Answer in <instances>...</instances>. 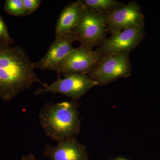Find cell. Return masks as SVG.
<instances>
[{"instance_id": "ba28073f", "label": "cell", "mask_w": 160, "mask_h": 160, "mask_svg": "<svg viewBox=\"0 0 160 160\" xmlns=\"http://www.w3.org/2000/svg\"><path fill=\"white\" fill-rule=\"evenodd\" d=\"M144 34V26L125 29L105 39L98 50L102 56L129 52L140 44Z\"/></svg>"}, {"instance_id": "e0dca14e", "label": "cell", "mask_w": 160, "mask_h": 160, "mask_svg": "<svg viewBox=\"0 0 160 160\" xmlns=\"http://www.w3.org/2000/svg\"><path fill=\"white\" fill-rule=\"evenodd\" d=\"M116 160H126V159H122V158H120V159H118Z\"/></svg>"}, {"instance_id": "2e32d148", "label": "cell", "mask_w": 160, "mask_h": 160, "mask_svg": "<svg viewBox=\"0 0 160 160\" xmlns=\"http://www.w3.org/2000/svg\"><path fill=\"white\" fill-rule=\"evenodd\" d=\"M21 160H37L35 156L33 153H30L28 155H25L22 157Z\"/></svg>"}, {"instance_id": "5b68a950", "label": "cell", "mask_w": 160, "mask_h": 160, "mask_svg": "<svg viewBox=\"0 0 160 160\" xmlns=\"http://www.w3.org/2000/svg\"><path fill=\"white\" fill-rule=\"evenodd\" d=\"M98 86L95 81L86 74H72L60 77L51 85L37 89L35 95L43 94L47 92L60 93L73 99L82 97L86 92L95 86Z\"/></svg>"}, {"instance_id": "30bf717a", "label": "cell", "mask_w": 160, "mask_h": 160, "mask_svg": "<svg viewBox=\"0 0 160 160\" xmlns=\"http://www.w3.org/2000/svg\"><path fill=\"white\" fill-rule=\"evenodd\" d=\"M43 154L51 160H89L86 146L76 138L61 141L56 146L46 144Z\"/></svg>"}, {"instance_id": "7a4b0ae2", "label": "cell", "mask_w": 160, "mask_h": 160, "mask_svg": "<svg viewBox=\"0 0 160 160\" xmlns=\"http://www.w3.org/2000/svg\"><path fill=\"white\" fill-rule=\"evenodd\" d=\"M78 107L75 101L45 104L40 110L39 119L46 135L58 143L75 138L81 129Z\"/></svg>"}, {"instance_id": "6da1fadb", "label": "cell", "mask_w": 160, "mask_h": 160, "mask_svg": "<svg viewBox=\"0 0 160 160\" xmlns=\"http://www.w3.org/2000/svg\"><path fill=\"white\" fill-rule=\"evenodd\" d=\"M0 41V98L10 101L34 83L46 87L35 72L33 63L20 46Z\"/></svg>"}, {"instance_id": "9c48e42d", "label": "cell", "mask_w": 160, "mask_h": 160, "mask_svg": "<svg viewBox=\"0 0 160 160\" xmlns=\"http://www.w3.org/2000/svg\"><path fill=\"white\" fill-rule=\"evenodd\" d=\"M77 41L76 36L73 31L56 38L46 55L39 61L33 63L35 69L56 71L60 63L73 49L72 44Z\"/></svg>"}, {"instance_id": "8992f818", "label": "cell", "mask_w": 160, "mask_h": 160, "mask_svg": "<svg viewBox=\"0 0 160 160\" xmlns=\"http://www.w3.org/2000/svg\"><path fill=\"white\" fill-rule=\"evenodd\" d=\"M102 55L81 46L73 49L60 63L56 71L64 77L72 74H88L94 68Z\"/></svg>"}, {"instance_id": "277c9868", "label": "cell", "mask_w": 160, "mask_h": 160, "mask_svg": "<svg viewBox=\"0 0 160 160\" xmlns=\"http://www.w3.org/2000/svg\"><path fill=\"white\" fill-rule=\"evenodd\" d=\"M129 52L115 55L102 56L88 76L99 85L108 84L118 79L128 77L131 73Z\"/></svg>"}, {"instance_id": "5bb4252c", "label": "cell", "mask_w": 160, "mask_h": 160, "mask_svg": "<svg viewBox=\"0 0 160 160\" xmlns=\"http://www.w3.org/2000/svg\"><path fill=\"white\" fill-rule=\"evenodd\" d=\"M0 41L7 42L10 45L14 44V41L9 36L6 23L1 15H0Z\"/></svg>"}, {"instance_id": "4fadbf2b", "label": "cell", "mask_w": 160, "mask_h": 160, "mask_svg": "<svg viewBox=\"0 0 160 160\" xmlns=\"http://www.w3.org/2000/svg\"><path fill=\"white\" fill-rule=\"evenodd\" d=\"M4 9L11 15L16 17L26 16L23 0H6Z\"/></svg>"}, {"instance_id": "8fae6325", "label": "cell", "mask_w": 160, "mask_h": 160, "mask_svg": "<svg viewBox=\"0 0 160 160\" xmlns=\"http://www.w3.org/2000/svg\"><path fill=\"white\" fill-rule=\"evenodd\" d=\"M86 9L83 1L70 3L61 12L55 28L56 38L73 31Z\"/></svg>"}, {"instance_id": "3957f363", "label": "cell", "mask_w": 160, "mask_h": 160, "mask_svg": "<svg viewBox=\"0 0 160 160\" xmlns=\"http://www.w3.org/2000/svg\"><path fill=\"white\" fill-rule=\"evenodd\" d=\"M106 27L105 14L86 8L78 24L72 31L81 46L92 49L105 41Z\"/></svg>"}, {"instance_id": "9a60e30c", "label": "cell", "mask_w": 160, "mask_h": 160, "mask_svg": "<svg viewBox=\"0 0 160 160\" xmlns=\"http://www.w3.org/2000/svg\"><path fill=\"white\" fill-rule=\"evenodd\" d=\"M26 16L31 14L38 9L42 1L41 0H23Z\"/></svg>"}, {"instance_id": "7c38bea8", "label": "cell", "mask_w": 160, "mask_h": 160, "mask_svg": "<svg viewBox=\"0 0 160 160\" xmlns=\"http://www.w3.org/2000/svg\"><path fill=\"white\" fill-rule=\"evenodd\" d=\"M86 9L99 13H109L113 11L123 4L114 0H83Z\"/></svg>"}, {"instance_id": "52a82bcc", "label": "cell", "mask_w": 160, "mask_h": 160, "mask_svg": "<svg viewBox=\"0 0 160 160\" xmlns=\"http://www.w3.org/2000/svg\"><path fill=\"white\" fill-rule=\"evenodd\" d=\"M106 27L112 34L130 28L144 26L141 7L135 2H130L113 11L105 14Z\"/></svg>"}]
</instances>
